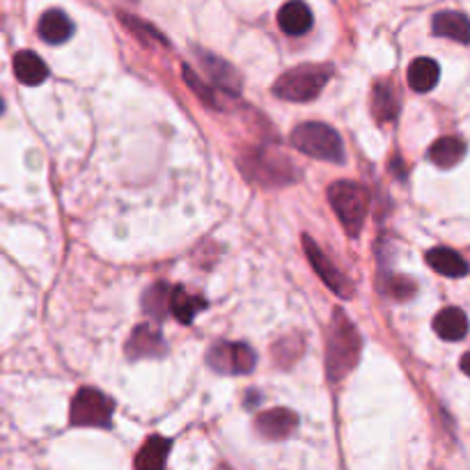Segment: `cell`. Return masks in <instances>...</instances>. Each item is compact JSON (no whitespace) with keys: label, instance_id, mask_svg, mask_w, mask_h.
I'll return each instance as SVG.
<instances>
[{"label":"cell","instance_id":"6da1fadb","mask_svg":"<svg viewBox=\"0 0 470 470\" xmlns=\"http://www.w3.org/2000/svg\"><path fill=\"white\" fill-rule=\"evenodd\" d=\"M360 349H363V342L356 326L342 310H335L333 321L329 326V339H326V372L330 379L339 381L349 375L358 365Z\"/></svg>","mask_w":470,"mask_h":470},{"label":"cell","instance_id":"7a4b0ae2","mask_svg":"<svg viewBox=\"0 0 470 470\" xmlns=\"http://www.w3.org/2000/svg\"><path fill=\"white\" fill-rule=\"evenodd\" d=\"M330 77H333L330 65H301L276 81L274 95L285 102H312L321 95Z\"/></svg>","mask_w":470,"mask_h":470},{"label":"cell","instance_id":"3957f363","mask_svg":"<svg viewBox=\"0 0 470 470\" xmlns=\"http://www.w3.org/2000/svg\"><path fill=\"white\" fill-rule=\"evenodd\" d=\"M292 145L299 152L319 158V161H344L342 138L338 136V131L333 127L321 124V122H303V124H299L292 131Z\"/></svg>","mask_w":470,"mask_h":470},{"label":"cell","instance_id":"277c9868","mask_svg":"<svg viewBox=\"0 0 470 470\" xmlns=\"http://www.w3.org/2000/svg\"><path fill=\"white\" fill-rule=\"evenodd\" d=\"M329 203L330 207L338 213L339 222L344 225V230L356 237V234L363 230L365 218H367V207L369 197L360 184L354 182H335L329 188Z\"/></svg>","mask_w":470,"mask_h":470},{"label":"cell","instance_id":"5b68a950","mask_svg":"<svg viewBox=\"0 0 470 470\" xmlns=\"http://www.w3.org/2000/svg\"><path fill=\"white\" fill-rule=\"evenodd\" d=\"M113 409H115V404L102 390L81 388L77 397L71 400L69 422L77 427H108Z\"/></svg>","mask_w":470,"mask_h":470},{"label":"cell","instance_id":"8992f818","mask_svg":"<svg viewBox=\"0 0 470 470\" xmlns=\"http://www.w3.org/2000/svg\"><path fill=\"white\" fill-rule=\"evenodd\" d=\"M209 365L222 375H249L253 372L258 356L249 344L241 342H218L207 354Z\"/></svg>","mask_w":470,"mask_h":470},{"label":"cell","instance_id":"52a82bcc","mask_svg":"<svg viewBox=\"0 0 470 470\" xmlns=\"http://www.w3.org/2000/svg\"><path fill=\"white\" fill-rule=\"evenodd\" d=\"M303 249H305V255H308L310 264H312V268L317 271V276L321 280H324L326 285L330 287V292H335L339 296V299H351L354 296V287H351V280L347 278L344 274H339L338 267H335L333 262H330L329 258H326L321 250H319L317 243L312 241L310 237H303Z\"/></svg>","mask_w":470,"mask_h":470},{"label":"cell","instance_id":"ba28073f","mask_svg":"<svg viewBox=\"0 0 470 470\" xmlns=\"http://www.w3.org/2000/svg\"><path fill=\"white\" fill-rule=\"evenodd\" d=\"M299 427V415L292 413L287 409H274L264 411L255 420V429L259 431V436L268 440H283L287 436H292Z\"/></svg>","mask_w":470,"mask_h":470},{"label":"cell","instance_id":"9c48e42d","mask_svg":"<svg viewBox=\"0 0 470 470\" xmlns=\"http://www.w3.org/2000/svg\"><path fill=\"white\" fill-rule=\"evenodd\" d=\"M127 356L129 358H154V356H161L166 351V342H163V335L158 333L154 326L142 324L138 326L131 333L127 342Z\"/></svg>","mask_w":470,"mask_h":470},{"label":"cell","instance_id":"30bf717a","mask_svg":"<svg viewBox=\"0 0 470 470\" xmlns=\"http://www.w3.org/2000/svg\"><path fill=\"white\" fill-rule=\"evenodd\" d=\"M278 23L287 35L301 37L312 28V12H310V7L305 5L303 0H289V3L280 7Z\"/></svg>","mask_w":470,"mask_h":470},{"label":"cell","instance_id":"8fae6325","mask_svg":"<svg viewBox=\"0 0 470 470\" xmlns=\"http://www.w3.org/2000/svg\"><path fill=\"white\" fill-rule=\"evenodd\" d=\"M434 35L447 37L459 44H470V19L461 12H438L431 21Z\"/></svg>","mask_w":470,"mask_h":470},{"label":"cell","instance_id":"7c38bea8","mask_svg":"<svg viewBox=\"0 0 470 470\" xmlns=\"http://www.w3.org/2000/svg\"><path fill=\"white\" fill-rule=\"evenodd\" d=\"M427 264L434 268L436 274L447 276V278H464L470 271L468 262L456 250L443 249V246L440 249H431L427 253Z\"/></svg>","mask_w":470,"mask_h":470},{"label":"cell","instance_id":"4fadbf2b","mask_svg":"<svg viewBox=\"0 0 470 470\" xmlns=\"http://www.w3.org/2000/svg\"><path fill=\"white\" fill-rule=\"evenodd\" d=\"M434 330L447 342H459L468 335V317L459 308H445L436 314Z\"/></svg>","mask_w":470,"mask_h":470},{"label":"cell","instance_id":"5bb4252c","mask_svg":"<svg viewBox=\"0 0 470 470\" xmlns=\"http://www.w3.org/2000/svg\"><path fill=\"white\" fill-rule=\"evenodd\" d=\"M197 58L203 60V69L207 71L209 77H212L213 83H218V87L225 92H230V95H234V92H239V74L232 69V67L228 65L225 60H221V58L212 56V53H204V51H197Z\"/></svg>","mask_w":470,"mask_h":470},{"label":"cell","instance_id":"9a60e30c","mask_svg":"<svg viewBox=\"0 0 470 470\" xmlns=\"http://www.w3.org/2000/svg\"><path fill=\"white\" fill-rule=\"evenodd\" d=\"M37 31H40L41 40L49 41V44H62V41H67L71 37L74 26H71L69 16L62 10H49L40 19Z\"/></svg>","mask_w":470,"mask_h":470},{"label":"cell","instance_id":"2e32d148","mask_svg":"<svg viewBox=\"0 0 470 470\" xmlns=\"http://www.w3.org/2000/svg\"><path fill=\"white\" fill-rule=\"evenodd\" d=\"M440 67L431 58H418L409 67V86L415 92H429L438 86Z\"/></svg>","mask_w":470,"mask_h":470},{"label":"cell","instance_id":"e0dca14e","mask_svg":"<svg viewBox=\"0 0 470 470\" xmlns=\"http://www.w3.org/2000/svg\"><path fill=\"white\" fill-rule=\"evenodd\" d=\"M14 74L21 83L26 86H40L46 77H49V69H46L44 60H41L37 53L32 51H21L14 58Z\"/></svg>","mask_w":470,"mask_h":470},{"label":"cell","instance_id":"ac0fdd59","mask_svg":"<svg viewBox=\"0 0 470 470\" xmlns=\"http://www.w3.org/2000/svg\"><path fill=\"white\" fill-rule=\"evenodd\" d=\"M372 111L379 122H393L400 113V99L394 92L393 83L379 81L375 86V96H372Z\"/></svg>","mask_w":470,"mask_h":470},{"label":"cell","instance_id":"d6986e66","mask_svg":"<svg viewBox=\"0 0 470 470\" xmlns=\"http://www.w3.org/2000/svg\"><path fill=\"white\" fill-rule=\"evenodd\" d=\"M170 455V440L161 438V436H152L142 445V450L136 456V468L138 470H157L163 468Z\"/></svg>","mask_w":470,"mask_h":470},{"label":"cell","instance_id":"ffe728a7","mask_svg":"<svg viewBox=\"0 0 470 470\" xmlns=\"http://www.w3.org/2000/svg\"><path fill=\"white\" fill-rule=\"evenodd\" d=\"M464 154H465V142L455 136L438 138L429 149V158L438 167H455L456 163L464 158Z\"/></svg>","mask_w":470,"mask_h":470},{"label":"cell","instance_id":"44dd1931","mask_svg":"<svg viewBox=\"0 0 470 470\" xmlns=\"http://www.w3.org/2000/svg\"><path fill=\"white\" fill-rule=\"evenodd\" d=\"M204 308H207V303H204V299H200V296H193V294L186 292L184 287L172 289L170 312L175 314V319H179L182 324H191L193 319H195V314Z\"/></svg>","mask_w":470,"mask_h":470},{"label":"cell","instance_id":"7402d4cb","mask_svg":"<svg viewBox=\"0 0 470 470\" xmlns=\"http://www.w3.org/2000/svg\"><path fill=\"white\" fill-rule=\"evenodd\" d=\"M170 294L172 292L167 289V285H154V287L142 296V308H145V312L152 314L154 319H161L163 314H166V310L170 308Z\"/></svg>","mask_w":470,"mask_h":470},{"label":"cell","instance_id":"603a6c76","mask_svg":"<svg viewBox=\"0 0 470 470\" xmlns=\"http://www.w3.org/2000/svg\"><path fill=\"white\" fill-rule=\"evenodd\" d=\"M184 78H186L188 87H191V90L195 92V95L200 96V99H204V102H207L209 106H218V108H221V99H216V95H213L212 87H209L207 83L200 81V78H197L195 74H193L191 67H184Z\"/></svg>","mask_w":470,"mask_h":470},{"label":"cell","instance_id":"cb8c5ba5","mask_svg":"<svg viewBox=\"0 0 470 470\" xmlns=\"http://www.w3.org/2000/svg\"><path fill=\"white\" fill-rule=\"evenodd\" d=\"M120 19H122V23H124V26L131 28V32H136V35L140 37V40L166 41L161 35H158L157 31H154L152 26H147V23H142V21L136 19V16H131V14H120Z\"/></svg>","mask_w":470,"mask_h":470},{"label":"cell","instance_id":"d4e9b609","mask_svg":"<svg viewBox=\"0 0 470 470\" xmlns=\"http://www.w3.org/2000/svg\"><path fill=\"white\" fill-rule=\"evenodd\" d=\"M388 292L393 294L394 299H411V296H413L415 294V285H413V280H409V278H394L393 283L388 285Z\"/></svg>","mask_w":470,"mask_h":470},{"label":"cell","instance_id":"484cf974","mask_svg":"<svg viewBox=\"0 0 470 470\" xmlns=\"http://www.w3.org/2000/svg\"><path fill=\"white\" fill-rule=\"evenodd\" d=\"M461 369H464V375L470 376V351L461 358Z\"/></svg>","mask_w":470,"mask_h":470},{"label":"cell","instance_id":"4316f807","mask_svg":"<svg viewBox=\"0 0 470 470\" xmlns=\"http://www.w3.org/2000/svg\"><path fill=\"white\" fill-rule=\"evenodd\" d=\"M0 113H3V102H0Z\"/></svg>","mask_w":470,"mask_h":470}]
</instances>
